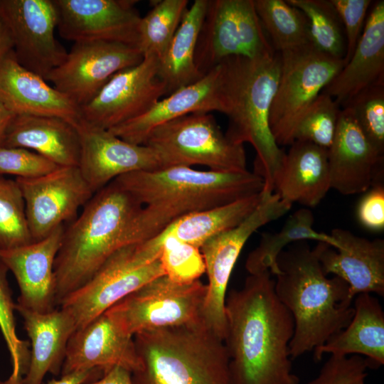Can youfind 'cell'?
Wrapping results in <instances>:
<instances>
[{
	"label": "cell",
	"mask_w": 384,
	"mask_h": 384,
	"mask_svg": "<svg viewBox=\"0 0 384 384\" xmlns=\"http://www.w3.org/2000/svg\"><path fill=\"white\" fill-rule=\"evenodd\" d=\"M270 271L250 274L225 299L224 343L232 384H299L289 343L293 317L277 298Z\"/></svg>",
	"instance_id": "6da1fadb"
},
{
	"label": "cell",
	"mask_w": 384,
	"mask_h": 384,
	"mask_svg": "<svg viewBox=\"0 0 384 384\" xmlns=\"http://www.w3.org/2000/svg\"><path fill=\"white\" fill-rule=\"evenodd\" d=\"M114 181L142 207L126 233L127 245L151 240L177 220L262 193L264 180L242 172L171 166L122 175Z\"/></svg>",
	"instance_id": "7a4b0ae2"
},
{
	"label": "cell",
	"mask_w": 384,
	"mask_h": 384,
	"mask_svg": "<svg viewBox=\"0 0 384 384\" xmlns=\"http://www.w3.org/2000/svg\"><path fill=\"white\" fill-rule=\"evenodd\" d=\"M274 291L294 323L291 358L322 346L346 328L353 314V298L341 278H328L316 247L307 240L288 245L277 258Z\"/></svg>",
	"instance_id": "3957f363"
},
{
	"label": "cell",
	"mask_w": 384,
	"mask_h": 384,
	"mask_svg": "<svg viewBox=\"0 0 384 384\" xmlns=\"http://www.w3.org/2000/svg\"><path fill=\"white\" fill-rule=\"evenodd\" d=\"M222 113L228 117L226 137L256 151L254 173L264 180L262 193H273L274 182L285 152L277 144L269 125L271 104L279 82L278 52L250 58L229 57L220 63Z\"/></svg>",
	"instance_id": "277c9868"
},
{
	"label": "cell",
	"mask_w": 384,
	"mask_h": 384,
	"mask_svg": "<svg viewBox=\"0 0 384 384\" xmlns=\"http://www.w3.org/2000/svg\"><path fill=\"white\" fill-rule=\"evenodd\" d=\"M142 204L114 180L94 193L64 228L54 263L56 306L87 283L118 249Z\"/></svg>",
	"instance_id": "5b68a950"
},
{
	"label": "cell",
	"mask_w": 384,
	"mask_h": 384,
	"mask_svg": "<svg viewBox=\"0 0 384 384\" xmlns=\"http://www.w3.org/2000/svg\"><path fill=\"white\" fill-rule=\"evenodd\" d=\"M134 341L133 384H232L224 341L203 323L143 331Z\"/></svg>",
	"instance_id": "8992f818"
},
{
	"label": "cell",
	"mask_w": 384,
	"mask_h": 384,
	"mask_svg": "<svg viewBox=\"0 0 384 384\" xmlns=\"http://www.w3.org/2000/svg\"><path fill=\"white\" fill-rule=\"evenodd\" d=\"M144 145L159 154L166 168L204 166L210 171H247L243 144L231 142L210 112L183 115L153 129Z\"/></svg>",
	"instance_id": "52a82bcc"
},
{
	"label": "cell",
	"mask_w": 384,
	"mask_h": 384,
	"mask_svg": "<svg viewBox=\"0 0 384 384\" xmlns=\"http://www.w3.org/2000/svg\"><path fill=\"white\" fill-rule=\"evenodd\" d=\"M159 254L144 242L120 247L58 306L71 316L76 330L82 328L149 281L164 275Z\"/></svg>",
	"instance_id": "ba28073f"
},
{
	"label": "cell",
	"mask_w": 384,
	"mask_h": 384,
	"mask_svg": "<svg viewBox=\"0 0 384 384\" xmlns=\"http://www.w3.org/2000/svg\"><path fill=\"white\" fill-rule=\"evenodd\" d=\"M281 68L269 125L277 144L291 145L306 111L344 65L312 44L279 53Z\"/></svg>",
	"instance_id": "9c48e42d"
},
{
	"label": "cell",
	"mask_w": 384,
	"mask_h": 384,
	"mask_svg": "<svg viewBox=\"0 0 384 384\" xmlns=\"http://www.w3.org/2000/svg\"><path fill=\"white\" fill-rule=\"evenodd\" d=\"M275 52L254 0H208L195 53L202 76L229 57L255 58Z\"/></svg>",
	"instance_id": "30bf717a"
},
{
	"label": "cell",
	"mask_w": 384,
	"mask_h": 384,
	"mask_svg": "<svg viewBox=\"0 0 384 384\" xmlns=\"http://www.w3.org/2000/svg\"><path fill=\"white\" fill-rule=\"evenodd\" d=\"M207 285L199 279L178 283L157 277L105 312L127 334L203 323L201 311Z\"/></svg>",
	"instance_id": "8fae6325"
},
{
	"label": "cell",
	"mask_w": 384,
	"mask_h": 384,
	"mask_svg": "<svg viewBox=\"0 0 384 384\" xmlns=\"http://www.w3.org/2000/svg\"><path fill=\"white\" fill-rule=\"evenodd\" d=\"M292 206L274 193L263 195L257 207L241 223L213 237L200 247L208 280L201 320L220 339L224 341L226 333L227 287L244 245L256 230L283 216Z\"/></svg>",
	"instance_id": "7c38bea8"
},
{
	"label": "cell",
	"mask_w": 384,
	"mask_h": 384,
	"mask_svg": "<svg viewBox=\"0 0 384 384\" xmlns=\"http://www.w3.org/2000/svg\"><path fill=\"white\" fill-rule=\"evenodd\" d=\"M143 59L135 46L107 41L75 42L63 63L46 80L80 108L113 75L138 65Z\"/></svg>",
	"instance_id": "4fadbf2b"
},
{
	"label": "cell",
	"mask_w": 384,
	"mask_h": 384,
	"mask_svg": "<svg viewBox=\"0 0 384 384\" xmlns=\"http://www.w3.org/2000/svg\"><path fill=\"white\" fill-rule=\"evenodd\" d=\"M159 65L158 58L149 56L116 73L80 108V120L109 130L148 111L167 95L166 85L159 75Z\"/></svg>",
	"instance_id": "5bb4252c"
},
{
	"label": "cell",
	"mask_w": 384,
	"mask_h": 384,
	"mask_svg": "<svg viewBox=\"0 0 384 384\" xmlns=\"http://www.w3.org/2000/svg\"><path fill=\"white\" fill-rule=\"evenodd\" d=\"M0 20L7 28L18 62L46 79L67 51L55 37L57 11L53 0H0Z\"/></svg>",
	"instance_id": "9a60e30c"
},
{
	"label": "cell",
	"mask_w": 384,
	"mask_h": 384,
	"mask_svg": "<svg viewBox=\"0 0 384 384\" xmlns=\"http://www.w3.org/2000/svg\"><path fill=\"white\" fill-rule=\"evenodd\" d=\"M16 181L34 242L46 238L65 222L73 221L94 195L78 166H60L39 177Z\"/></svg>",
	"instance_id": "2e32d148"
},
{
	"label": "cell",
	"mask_w": 384,
	"mask_h": 384,
	"mask_svg": "<svg viewBox=\"0 0 384 384\" xmlns=\"http://www.w3.org/2000/svg\"><path fill=\"white\" fill-rule=\"evenodd\" d=\"M62 38L137 47L142 17L133 0H53Z\"/></svg>",
	"instance_id": "e0dca14e"
},
{
	"label": "cell",
	"mask_w": 384,
	"mask_h": 384,
	"mask_svg": "<svg viewBox=\"0 0 384 384\" xmlns=\"http://www.w3.org/2000/svg\"><path fill=\"white\" fill-rule=\"evenodd\" d=\"M76 127L80 143L78 168L93 193L122 175L166 168L149 146L132 144L82 120Z\"/></svg>",
	"instance_id": "ac0fdd59"
},
{
	"label": "cell",
	"mask_w": 384,
	"mask_h": 384,
	"mask_svg": "<svg viewBox=\"0 0 384 384\" xmlns=\"http://www.w3.org/2000/svg\"><path fill=\"white\" fill-rule=\"evenodd\" d=\"M331 188L343 195L366 192L383 183V155L368 140L348 108H342L327 149Z\"/></svg>",
	"instance_id": "d6986e66"
},
{
	"label": "cell",
	"mask_w": 384,
	"mask_h": 384,
	"mask_svg": "<svg viewBox=\"0 0 384 384\" xmlns=\"http://www.w3.org/2000/svg\"><path fill=\"white\" fill-rule=\"evenodd\" d=\"M330 235L337 242L336 248L321 242L315 246L324 274L343 279L353 299L363 293L383 297L384 240H370L342 228Z\"/></svg>",
	"instance_id": "ffe728a7"
},
{
	"label": "cell",
	"mask_w": 384,
	"mask_h": 384,
	"mask_svg": "<svg viewBox=\"0 0 384 384\" xmlns=\"http://www.w3.org/2000/svg\"><path fill=\"white\" fill-rule=\"evenodd\" d=\"M114 366L132 373L139 367V360L134 336L104 312L73 334L60 374L90 369L105 374Z\"/></svg>",
	"instance_id": "44dd1931"
},
{
	"label": "cell",
	"mask_w": 384,
	"mask_h": 384,
	"mask_svg": "<svg viewBox=\"0 0 384 384\" xmlns=\"http://www.w3.org/2000/svg\"><path fill=\"white\" fill-rule=\"evenodd\" d=\"M64 228L58 227L41 240L0 250V261L12 272L19 288L17 306L40 313L55 309L54 263Z\"/></svg>",
	"instance_id": "7402d4cb"
},
{
	"label": "cell",
	"mask_w": 384,
	"mask_h": 384,
	"mask_svg": "<svg viewBox=\"0 0 384 384\" xmlns=\"http://www.w3.org/2000/svg\"><path fill=\"white\" fill-rule=\"evenodd\" d=\"M222 110L218 64L196 82L176 90L142 115L109 131L132 144H144L149 134L164 123L191 113Z\"/></svg>",
	"instance_id": "603a6c76"
},
{
	"label": "cell",
	"mask_w": 384,
	"mask_h": 384,
	"mask_svg": "<svg viewBox=\"0 0 384 384\" xmlns=\"http://www.w3.org/2000/svg\"><path fill=\"white\" fill-rule=\"evenodd\" d=\"M0 100L15 114L55 116L75 125L80 108L40 75L22 66L13 50L0 60Z\"/></svg>",
	"instance_id": "cb8c5ba5"
},
{
	"label": "cell",
	"mask_w": 384,
	"mask_h": 384,
	"mask_svg": "<svg viewBox=\"0 0 384 384\" xmlns=\"http://www.w3.org/2000/svg\"><path fill=\"white\" fill-rule=\"evenodd\" d=\"M384 82V1L373 4L350 59L321 92L342 107L361 91Z\"/></svg>",
	"instance_id": "d4e9b609"
},
{
	"label": "cell",
	"mask_w": 384,
	"mask_h": 384,
	"mask_svg": "<svg viewBox=\"0 0 384 384\" xmlns=\"http://www.w3.org/2000/svg\"><path fill=\"white\" fill-rule=\"evenodd\" d=\"M330 188L327 149L308 142L294 141L276 174L273 193L291 204L314 207Z\"/></svg>",
	"instance_id": "484cf974"
},
{
	"label": "cell",
	"mask_w": 384,
	"mask_h": 384,
	"mask_svg": "<svg viewBox=\"0 0 384 384\" xmlns=\"http://www.w3.org/2000/svg\"><path fill=\"white\" fill-rule=\"evenodd\" d=\"M31 350L28 369L22 384H42L48 373H61L70 338L76 330L71 316L62 309L40 313L17 306Z\"/></svg>",
	"instance_id": "4316f807"
},
{
	"label": "cell",
	"mask_w": 384,
	"mask_h": 384,
	"mask_svg": "<svg viewBox=\"0 0 384 384\" xmlns=\"http://www.w3.org/2000/svg\"><path fill=\"white\" fill-rule=\"evenodd\" d=\"M3 146L31 150L58 166L79 165L80 143L76 125L55 116L15 115Z\"/></svg>",
	"instance_id": "83f0119b"
},
{
	"label": "cell",
	"mask_w": 384,
	"mask_h": 384,
	"mask_svg": "<svg viewBox=\"0 0 384 384\" xmlns=\"http://www.w3.org/2000/svg\"><path fill=\"white\" fill-rule=\"evenodd\" d=\"M354 314L348 325L316 348L314 358L324 354L347 356L359 355L373 366L384 364V313L378 299L370 294H357L353 299Z\"/></svg>",
	"instance_id": "f1b7e54d"
},
{
	"label": "cell",
	"mask_w": 384,
	"mask_h": 384,
	"mask_svg": "<svg viewBox=\"0 0 384 384\" xmlns=\"http://www.w3.org/2000/svg\"><path fill=\"white\" fill-rule=\"evenodd\" d=\"M262 196L260 193L191 213L174 222L159 235L145 242L150 247L159 250V243L166 238H172L200 248L209 239L241 223L257 207Z\"/></svg>",
	"instance_id": "f546056e"
},
{
	"label": "cell",
	"mask_w": 384,
	"mask_h": 384,
	"mask_svg": "<svg viewBox=\"0 0 384 384\" xmlns=\"http://www.w3.org/2000/svg\"><path fill=\"white\" fill-rule=\"evenodd\" d=\"M208 2V0H195L187 8L159 60V75L166 85L167 95L203 77L195 64V53Z\"/></svg>",
	"instance_id": "4dcf8cb0"
},
{
	"label": "cell",
	"mask_w": 384,
	"mask_h": 384,
	"mask_svg": "<svg viewBox=\"0 0 384 384\" xmlns=\"http://www.w3.org/2000/svg\"><path fill=\"white\" fill-rule=\"evenodd\" d=\"M314 217L310 209L301 208L289 215L282 228L277 233H263L259 245L248 255L245 268L250 274L270 271L278 272L277 258L288 245L301 240H315L337 247L335 239L329 234L314 228Z\"/></svg>",
	"instance_id": "1f68e13d"
},
{
	"label": "cell",
	"mask_w": 384,
	"mask_h": 384,
	"mask_svg": "<svg viewBox=\"0 0 384 384\" xmlns=\"http://www.w3.org/2000/svg\"><path fill=\"white\" fill-rule=\"evenodd\" d=\"M254 3L276 52L312 44L309 21L299 9L283 0H254Z\"/></svg>",
	"instance_id": "d6a6232c"
},
{
	"label": "cell",
	"mask_w": 384,
	"mask_h": 384,
	"mask_svg": "<svg viewBox=\"0 0 384 384\" xmlns=\"http://www.w3.org/2000/svg\"><path fill=\"white\" fill-rule=\"evenodd\" d=\"M188 4V0H161L142 17L137 48L144 58L164 55Z\"/></svg>",
	"instance_id": "836d02e7"
},
{
	"label": "cell",
	"mask_w": 384,
	"mask_h": 384,
	"mask_svg": "<svg viewBox=\"0 0 384 384\" xmlns=\"http://www.w3.org/2000/svg\"><path fill=\"white\" fill-rule=\"evenodd\" d=\"M309 21L311 43L320 52L336 58L346 55V39L340 18L330 0H287Z\"/></svg>",
	"instance_id": "e575fe53"
},
{
	"label": "cell",
	"mask_w": 384,
	"mask_h": 384,
	"mask_svg": "<svg viewBox=\"0 0 384 384\" xmlns=\"http://www.w3.org/2000/svg\"><path fill=\"white\" fill-rule=\"evenodd\" d=\"M34 242L28 224L25 203L16 179L0 176V250Z\"/></svg>",
	"instance_id": "d590c367"
},
{
	"label": "cell",
	"mask_w": 384,
	"mask_h": 384,
	"mask_svg": "<svg viewBox=\"0 0 384 384\" xmlns=\"http://www.w3.org/2000/svg\"><path fill=\"white\" fill-rule=\"evenodd\" d=\"M341 107L351 112L368 140L379 154L383 155L384 82L364 89Z\"/></svg>",
	"instance_id": "8d00e7d4"
},
{
	"label": "cell",
	"mask_w": 384,
	"mask_h": 384,
	"mask_svg": "<svg viewBox=\"0 0 384 384\" xmlns=\"http://www.w3.org/2000/svg\"><path fill=\"white\" fill-rule=\"evenodd\" d=\"M340 112L336 101L321 92L299 122L294 140L308 142L328 149L335 135Z\"/></svg>",
	"instance_id": "74e56055"
},
{
	"label": "cell",
	"mask_w": 384,
	"mask_h": 384,
	"mask_svg": "<svg viewBox=\"0 0 384 384\" xmlns=\"http://www.w3.org/2000/svg\"><path fill=\"white\" fill-rule=\"evenodd\" d=\"M8 269L0 261V330L10 353L11 375L23 379L29 366L28 342L21 340L16 334L14 318L15 304L6 278Z\"/></svg>",
	"instance_id": "f35d334b"
},
{
	"label": "cell",
	"mask_w": 384,
	"mask_h": 384,
	"mask_svg": "<svg viewBox=\"0 0 384 384\" xmlns=\"http://www.w3.org/2000/svg\"><path fill=\"white\" fill-rule=\"evenodd\" d=\"M159 260L164 275L178 283L199 279L206 272L200 248L172 238L164 239L159 245Z\"/></svg>",
	"instance_id": "ab89813d"
},
{
	"label": "cell",
	"mask_w": 384,
	"mask_h": 384,
	"mask_svg": "<svg viewBox=\"0 0 384 384\" xmlns=\"http://www.w3.org/2000/svg\"><path fill=\"white\" fill-rule=\"evenodd\" d=\"M60 166L27 149L0 146V176L33 178L47 174Z\"/></svg>",
	"instance_id": "60d3db41"
},
{
	"label": "cell",
	"mask_w": 384,
	"mask_h": 384,
	"mask_svg": "<svg viewBox=\"0 0 384 384\" xmlns=\"http://www.w3.org/2000/svg\"><path fill=\"white\" fill-rule=\"evenodd\" d=\"M341 21L345 39L344 64L350 59L363 31L371 0H330Z\"/></svg>",
	"instance_id": "b9f144b4"
},
{
	"label": "cell",
	"mask_w": 384,
	"mask_h": 384,
	"mask_svg": "<svg viewBox=\"0 0 384 384\" xmlns=\"http://www.w3.org/2000/svg\"><path fill=\"white\" fill-rule=\"evenodd\" d=\"M366 375V365L361 358L331 356L319 375L307 384H350Z\"/></svg>",
	"instance_id": "7bdbcfd3"
},
{
	"label": "cell",
	"mask_w": 384,
	"mask_h": 384,
	"mask_svg": "<svg viewBox=\"0 0 384 384\" xmlns=\"http://www.w3.org/2000/svg\"><path fill=\"white\" fill-rule=\"evenodd\" d=\"M361 200L357 215L359 222L368 229L381 230L384 228L383 183L370 188Z\"/></svg>",
	"instance_id": "ee69618b"
},
{
	"label": "cell",
	"mask_w": 384,
	"mask_h": 384,
	"mask_svg": "<svg viewBox=\"0 0 384 384\" xmlns=\"http://www.w3.org/2000/svg\"><path fill=\"white\" fill-rule=\"evenodd\" d=\"M103 375L98 369L78 370L61 375L58 380L52 379L46 384H86L100 379Z\"/></svg>",
	"instance_id": "f6af8a7d"
},
{
	"label": "cell",
	"mask_w": 384,
	"mask_h": 384,
	"mask_svg": "<svg viewBox=\"0 0 384 384\" xmlns=\"http://www.w3.org/2000/svg\"><path fill=\"white\" fill-rule=\"evenodd\" d=\"M86 384H133L132 373L121 366H114L100 379Z\"/></svg>",
	"instance_id": "bcb514c9"
},
{
	"label": "cell",
	"mask_w": 384,
	"mask_h": 384,
	"mask_svg": "<svg viewBox=\"0 0 384 384\" xmlns=\"http://www.w3.org/2000/svg\"><path fill=\"white\" fill-rule=\"evenodd\" d=\"M15 114L0 100V146H3L8 127Z\"/></svg>",
	"instance_id": "7dc6e473"
},
{
	"label": "cell",
	"mask_w": 384,
	"mask_h": 384,
	"mask_svg": "<svg viewBox=\"0 0 384 384\" xmlns=\"http://www.w3.org/2000/svg\"><path fill=\"white\" fill-rule=\"evenodd\" d=\"M11 50H13V43L11 36L0 20V60Z\"/></svg>",
	"instance_id": "c3c4849f"
},
{
	"label": "cell",
	"mask_w": 384,
	"mask_h": 384,
	"mask_svg": "<svg viewBox=\"0 0 384 384\" xmlns=\"http://www.w3.org/2000/svg\"><path fill=\"white\" fill-rule=\"evenodd\" d=\"M0 384H22V380L15 378L13 376L10 375L7 380L4 381H0Z\"/></svg>",
	"instance_id": "681fc988"
},
{
	"label": "cell",
	"mask_w": 384,
	"mask_h": 384,
	"mask_svg": "<svg viewBox=\"0 0 384 384\" xmlns=\"http://www.w3.org/2000/svg\"><path fill=\"white\" fill-rule=\"evenodd\" d=\"M365 378H366V376L358 378L350 384H365Z\"/></svg>",
	"instance_id": "f907efd6"
},
{
	"label": "cell",
	"mask_w": 384,
	"mask_h": 384,
	"mask_svg": "<svg viewBox=\"0 0 384 384\" xmlns=\"http://www.w3.org/2000/svg\"></svg>",
	"instance_id": "816d5d0a"
}]
</instances>
